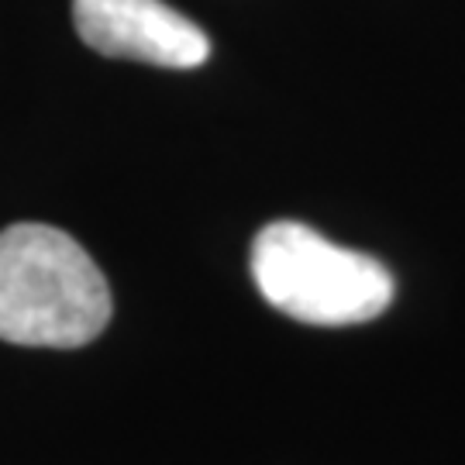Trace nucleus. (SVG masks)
<instances>
[{"instance_id":"1","label":"nucleus","mask_w":465,"mask_h":465,"mask_svg":"<svg viewBox=\"0 0 465 465\" xmlns=\"http://www.w3.org/2000/svg\"><path fill=\"white\" fill-rule=\"evenodd\" d=\"M111 286L86 249L52 224L0 232V341L80 349L111 324Z\"/></svg>"},{"instance_id":"2","label":"nucleus","mask_w":465,"mask_h":465,"mask_svg":"<svg viewBox=\"0 0 465 465\" xmlns=\"http://www.w3.org/2000/svg\"><path fill=\"white\" fill-rule=\"evenodd\" d=\"M252 280L280 314L349 328L393 303V276L366 252L341 249L300 221H272L252 242Z\"/></svg>"},{"instance_id":"3","label":"nucleus","mask_w":465,"mask_h":465,"mask_svg":"<svg viewBox=\"0 0 465 465\" xmlns=\"http://www.w3.org/2000/svg\"><path fill=\"white\" fill-rule=\"evenodd\" d=\"M73 21L86 45L111 59L197 69L211 55V38L166 0H73Z\"/></svg>"}]
</instances>
